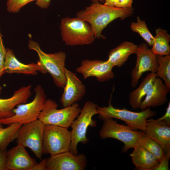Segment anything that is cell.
<instances>
[{
    "mask_svg": "<svg viewBox=\"0 0 170 170\" xmlns=\"http://www.w3.org/2000/svg\"><path fill=\"white\" fill-rule=\"evenodd\" d=\"M31 85L22 87L15 91L11 97L0 98V120L12 116L14 115L13 110L15 106L26 102L31 94Z\"/></svg>",
    "mask_w": 170,
    "mask_h": 170,
    "instance_id": "cell-18",
    "label": "cell"
},
{
    "mask_svg": "<svg viewBox=\"0 0 170 170\" xmlns=\"http://www.w3.org/2000/svg\"><path fill=\"white\" fill-rule=\"evenodd\" d=\"M45 125L38 119L22 124L16 138L17 144L30 149L41 160L43 154L42 142Z\"/></svg>",
    "mask_w": 170,
    "mask_h": 170,
    "instance_id": "cell-9",
    "label": "cell"
},
{
    "mask_svg": "<svg viewBox=\"0 0 170 170\" xmlns=\"http://www.w3.org/2000/svg\"><path fill=\"white\" fill-rule=\"evenodd\" d=\"M170 157V153H166L163 158L151 170H169V161Z\"/></svg>",
    "mask_w": 170,
    "mask_h": 170,
    "instance_id": "cell-30",
    "label": "cell"
},
{
    "mask_svg": "<svg viewBox=\"0 0 170 170\" xmlns=\"http://www.w3.org/2000/svg\"><path fill=\"white\" fill-rule=\"evenodd\" d=\"M7 150L0 148V170H6Z\"/></svg>",
    "mask_w": 170,
    "mask_h": 170,
    "instance_id": "cell-31",
    "label": "cell"
},
{
    "mask_svg": "<svg viewBox=\"0 0 170 170\" xmlns=\"http://www.w3.org/2000/svg\"><path fill=\"white\" fill-rule=\"evenodd\" d=\"M37 163L22 145L17 144L7 151L6 170H31Z\"/></svg>",
    "mask_w": 170,
    "mask_h": 170,
    "instance_id": "cell-16",
    "label": "cell"
},
{
    "mask_svg": "<svg viewBox=\"0 0 170 170\" xmlns=\"http://www.w3.org/2000/svg\"><path fill=\"white\" fill-rule=\"evenodd\" d=\"M136 19V22L133 21L131 23V29L133 31L139 33L148 45L152 47L154 37L149 31L144 20H141L138 16Z\"/></svg>",
    "mask_w": 170,
    "mask_h": 170,
    "instance_id": "cell-27",
    "label": "cell"
},
{
    "mask_svg": "<svg viewBox=\"0 0 170 170\" xmlns=\"http://www.w3.org/2000/svg\"><path fill=\"white\" fill-rule=\"evenodd\" d=\"M137 144L143 147L153 154L159 162L163 158L165 155L161 145L145 135L144 133L139 139Z\"/></svg>",
    "mask_w": 170,
    "mask_h": 170,
    "instance_id": "cell-24",
    "label": "cell"
},
{
    "mask_svg": "<svg viewBox=\"0 0 170 170\" xmlns=\"http://www.w3.org/2000/svg\"><path fill=\"white\" fill-rule=\"evenodd\" d=\"M92 3H95L99 2L101 3L104 4V0H90Z\"/></svg>",
    "mask_w": 170,
    "mask_h": 170,
    "instance_id": "cell-37",
    "label": "cell"
},
{
    "mask_svg": "<svg viewBox=\"0 0 170 170\" xmlns=\"http://www.w3.org/2000/svg\"><path fill=\"white\" fill-rule=\"evenodd\" d=\"M133 8H122L108 6L99 2L92 3L89 6L78 12L76 17L88 22L93 31L95 38L103 39V30L111 22L117 19L123 20L130 16Z\"/></svg>",
    "mask_w": 170,
    "mask_h": 170,
    "instance_id": "cell-1",
    "label": "cell"
},
{
    "mask_svg": "<svg viewBox=\"0 0 170 170\" xmlns=\"http://www.w3.org/2000/svg\"><path fill=\"white\" fill-rule=\"evenodd\" d=\"M65 74L66 82L60 101L63 106L65 107L81 99L85 94L86 88L76 74L65 67Z\"/></svg>",
    "mask_w": 170,
    "mask_h": 170,
    "instance_id": "cell-14",
    "label": "cell"
},
{
    "mask_svg": "<svg viewBox=\"0 0 170 170\" xmlns=\"http://www.w3.org/2000/svg\"><path fill=\"white\" fill-rule=\"evenodd\" d=\"M117 0H104V4L109 6L115 7Z\"/></svg>",
    "mask_w": 170,
    "mask_h": 170,
    "instance_id": "cell-36",
    "label": "cell"
},
{
    "mask_svg": "<svg viewBox=\"0 0 170 170\" xmlns=\"http://www.w3.org/2000/svg\"><path fill=\"white\" fill-rule=\"evenodd\" d=\"M113 67L107 60L87 59L82 61L81 65L76 68V71L81 73L84 79L95 77L98 81L103 82L114 78Z\"/></svg>",
    "mask_w": 170,
    "mask_h": 170,
    "instance_id": "cell-13",
    "label": "cell"
},
{
    "mask_svg": "<svg viewBox=\"0 0 170 170\" xmlns=\"http://www.w3.org/2000/svg\"><path fill=\"white\" fill-rule=\"evenodd\" d=\"M60 29L62 40L66 46L88 45L92 43L95 38L90 25L77 17L63 18Z\"/></svg>",
    "mask_w": 170,
    "mask_h": 170,
    "instance_id": "cell-3",
    "label": "cell"
},
{
    "mask_svg": "<svg viewBox=\"0 0 170 170\" xmlns=\"http://www.w3.org/2000/svg\"><path fill=\"white\" fill-rule=\"evenodd\" d=\"M37 0H8L6 3L7 10L8 12L16 13L28 3Z\"/></svg>",
    "mask_w": 170,
    "mask_h": 170,
    "instance_id": "cell-28",
    "label": "cell"
},
{
    "mask_svg": "<svg viewBox=\"0 0 170 170\" xmlns=\"http://www.w3.org/2000/svg\"><path fill=\"white\" fill-rule=\"evenodd\" d=\"M4 68L5 73L8 74L17 73L36 75L38 71L42 73V67L38 63L23 64L18 60L13 51L9 48L6 49Z\"/></svg>",
    "mask_w": 170,
    "mask_h": 170,
    "instance_id": "cell-19",
    "label": "cell"
},
{
    "mask_svg": "<svg viewBox=\"0 0 170 170\" xmlns=\"http://www.w3.org/2000/svg\"><path fill=\"white\" fill-rule=\"evenodd\" d=\"M99 132L100 138L105 139L111 138L118 140L124 144L122 151L124 152L131 148H134L144 132L134 130L128 126L117 123L112 118H106Z\"/></svg>",
    "mask_w": 170,
    "mask_h": 170,
    "instance_id": "cell-8",
    "label": "cell"
},
{
    "mask_svg": "<svg viewBox=\"0 0 170 170\" xmlns=\"http://www.w3.org/2000/svg\"><path fill=\"white\" fill-rule=\"evenodd\" d=\"M28 47L37 53L39 58L37 63L42 67V73H49L55 85L59 88H63L66 82L65 74V53L60 51L53 54L46 53L42 50L37 42L32 40L29 41Z\"/></svg>",
    "mask_w": 170,
    "mask_h": 170,
    "instance_id": "cell-2",
    "label": "cell"
},
{
    "mask_svg": "<svg viewBox=\"0 0 170 170\" xmlns=\"http://www.w3.org/2000/svg\"><path fill=\"white\" fill-rule=\"evenodd\" d=\"M111 95L108 106L97 107L99 117L102 120L107 118L117 119L124 122L127 126L134 130L144 132L147 120L157 114L156 111L151 110L149 107L139 112L132 111L124 108H115L111 105Z\"/></svg>",
    "mask_w": 170,
    "mask_h": 170,
    "instance_id": "cell-4",
    "label": "cell"
},
{
    "mask_svg": "<svg viewBox=\"0 0 170 170\" xmlns=\"http://www.w3.org/2000/svg\"><path fill=\"white\" fill-rule=\"evenodd\" d=\"M87 162L84 154L74 155L67 151L51 156L47 158L46 170H84Z\"/></svg>",
    "mask_w": 170,
    "mask_h": 170,
    "instance_id": "cell-12",
    "label": "cell"
},
{
    "mask_svg": "<svg viewBox=\"0 0 170 170\" xmlns=\"http://www.w3.org/2000/svg\"><path fill=\"white\" fill-rule=\"evenodd\" d=\"M97 104L90 101L84 104L77 117L71 126V141L69 151L74 155L78 154L77 147L80 142L82 144L88 143L89 139L86 137L88 127H95L96 122L92 119L94 115L98 114Z\"/></svg>",
    "mask_w": 170,
    "mask_h": 170,
    "instance_id": "cell-6",
    "label": "cell"
},
{
    "mask_svg": "<svg viewBox=\"0 0 170 170\" xmlns=\"http://www.w3.org/2000/svg\"><path fill=\"white\" fill-rule=\"evenodd\" d=\"M6 49L3 44V35L0 27V78L5 73L4 64L6 54Z\"/></svg>",
    "mask_w": 170,
    "mask_h": 170,
    "instance_id": "cell-29",
    "label": "cell"
},
{
    "mask_svg": "<svg viewBox=\"0 0 170 170\" xmlns=\"http://www.w3.org/2000/svg\"><path fill=\"white\" fill-rule=\"evenodd\" d=\"M2 124L0 122V128H3Z\"/></svg>",
    "mask_w": 170,
    "mask_h": 170,
    "instance_id": "cell-39",
    "label": "cell"
},
{
    "mask_svg": "<svg viewBox=\"0 0 170 170\" xmlns=\"http://www.w3.org/2000/svg\"><path fill=\"white\" fill-rule=\"evenodd\" d=\"M170 91L160 78H156L153 84L144 99L142 101L140 109L142 111L146 108L162 106L167 101V95Z\"/></svg>",
    "mask_w": 170,
    "mask_h": 170,
    "instance_id": "cell-17",
    "label": "cell"
},
{
    "mask_svg": "<svg viewBox=\"0 0 170 170\" xmlns=\"http://www.w3.org/2000/svg\"><path fill=\"white\" fill-rule=\"evenodd\" d=\"M138 45L132 42L124 41L110 50L107 61L114 67H121L127 61L130 55L136 54Z\"/></svg>",
    "mask_w": 170,
    "mask_h": 170,
    "instance_id": "cell-20",
    "label": "cell"
},
{
    "mask_svg": "<svg viewBox=\"0 0 170 170\" xmlns=\"http://www.w3.org/2000/svg\"><path fill=\"white\" fill-rule=\"evenodd\" d=\"M71 141V131L68 128L45 125L42 142L43 154L52 156L69 151Z\"/></svg>",
    "mask_w": 170,
    "mask_h": 170,
    "instance_id": "cell-10",
    "label": "cell"
},
{
    "mask_svg": "<svg viewBox=\"0 0 170 170\" xmlns=\"http://www.w3.org/2000/svg\"><path fill=\"white\" fill-rule=\"evenodd\" d=\"M158 64L156 77L162 78L164 84L170 88V55H157Z\"/></svg>",
    "mask_w": 170,
    "mask_h": 170,
    "instance_id": "cell-26",
    "label": "cell"
},
{
    "mask_svg": "<svg viewBox=\"0 0 170 170\" xmlns=\"http://www.w3.org/2000/svg\"><path fill=\"white\" fill-rule=\"evenodd\" d=\"M130 154L133 163L139 170H151L159 161L152 153L143 147L137 144Z\"/></svg>",
    "mask_w": 170,
    "mask_h": 170,
    "instance_id": "cell-21",
    "label": "cell"
},
{
    "mask_svg": "<svg viewBox=\"0 0 170 170\" xmlns=\"http://www.w3.org/2000/svg\"><path fill=\"white\" fill-rule=\"evenodd\" d=\"M22 125L20 123H14L5 128H0V148L6 149L9 144L16 139Z\"/></svg>",
    "mask_w": 170,
    "mask_h": 170,
    "instance_id": "cell-25",
    "label": "cell"
},
{
    "mask_svg": "<svg viewBox=\"0 0 170 170\" xmlns=\"http://www.w3.org/2000/svg\"><path fill=\"white\" fill-rule=\"evenodd\" d=\"M156 34L150 49L152 52L156 55H170V36L167 31L159 28L156 30Z\"/></svg>",
    "mask_w": 170,
    "mask_h": 170,
    "instance_id": "cell-23",
    "label": "cell"
},
{
    "mask_svg": "<svg viewBox=\"0 0 170 170\" xmlns=\"http://www.w3.org/2000/svg\"><path fill=\"white\" fill-rule=\"evenodd\" d=\"M136 63L131 71L130 85L135 88L138 85L142 75L147 71L156 73L158 66L156 55H155L145 43L138 46Z\"/></svg>",
    "mask_w": 170,
    "mask_h": 170,
    "instance_id": "cell-11",
    "label": "cell"
},
{
    "mask_svg": "<svg viewBox=\"0 0 170 170\" xmlns=\"http://www.w3.org/2000/svg\"><path fill=\"white\" fill-rule=\"evenodd\" d=\"M156 77V73L151 72L148 73L139 86L130 93L128 101L133 109L137 110L139 108L143 99L152 87Z\"/></svg>",
    "mask_w": 170,
    "mask_h": 170,
    "instance_id": "cell-22",
    "label": "cell"
},
{
    "mask_svg": "<svg viewBox=\"0 0 170 170\" xmlns=\"http://www.w3.org/2000/svg\"><path fill=\"white\" fill-rule=\"evenodd\" d=\"M133 0H118L115 7L122 8H132V4Z\"/></svg>",
    "mask_w": 170,
    "mask_h": 170,
    "instance_id": "cell-32",
    "label": "cell"
},
{
    "mask_svg": "<svg viewBox=\"0 0 170 170\" xmlns=\"http://www.w3.org/2000/svg\"><path fill=\"white\" fill-rule=\"evenodd\" d=\"M50 2L51 0H37L36 4L41 8H47L49 6Z\"/></svg>",
    "mask_w": 170,
    "mask_h": 170,
    "instance_id": "cell-35",
    "label": "cell"
},
{
    "mask_svg": "<svg viewBox=\"0 0 170 170\" xmlns=\"http://www.w3.org/2000/svg\"><path fill=\"white\" fill-rule=\"evenodd\" d=\"M34 91L35 96L32 101L18 105L16 108L13 110L14 115L9 118L0 119V123L7 125L14 123L23 124L37 119L46 99V96L40 85L36 86Z\"/></svg>",
    "mask_w": 170,
    "mask_h": 170,
    "instance_id": "cell-7",
    "label": "cell"
},
{
    "mask_svg": "<svg viewBox=\"0 0 170 170\" xmlns=\"http://www.w3.org/2000/svg\"><path fill=\"white\" fill-rule=\"evenodd\" d=\"M145 135L162 147L165 153H170V123L164 120L147 119Z\"/></svg>",
    "mask_w": 170,
    "mask_h": 170,
    "instance_id": "cell-15",
    "label": "cell"
},
{
    "mask_svg": "<svg viewBox=\"0 0 170 170\" xmlns=\"http://www.w3.org/2000/svg\"><path fill=\"white\" fill-rule=\"evenodd\" d=\"M54 100H45L38 119L44 125H53L68 128L80 114L81 108L77 103L60 109Z\"/></svg>",
    "mask_w": 170,
    "mask_h": 170,
    "instance_id": "cell-5",
    "label": "cell"
},
{
    "mask_svg": "<svg viewBox=\"0 0 170 170\" xmlns=\"http://www.w3.org/2000/svg\"><path fill=\"white\" fill-rule=\"evenodd\" d=\"M2 90V87L0 84V95L1 94Z\"/></svg>",
    "mask_w": 170,
    "mask_h": 170,
    "instance_id": "cell-38",
    "label": "cell"
},
{
    "mask_svg": "<svg viewBox=\"0 0 170 170\" xmlns=\"http://www.w3.org/2000/svg\"><path fill=\"white\" fill-rule=\"evenodd\" d=\"M159 120H164L170 123V102L168 104L166 112L164 115L158 119Z\"/></svg>",
    "mask_w": 170,
    "mask_h": 170,
    "instance_id": "cell-34",
    "label": "cell"
},
{
    "mask_svg": "<svg viewBox=\"0 0 170 170\" xmlns=\"http://www.w3.org/2000/svg\"><path fill=\"white\" fill-rule=\"evenodd\" d=\"M47 158L42 160L38 163H37L31 169V170H46Z\"/></svg>",
    "mask_w": 170,
    "mask_h": 170,
    "instance_id": "cell-33",
    "label": "cell"
}]
</instances>
